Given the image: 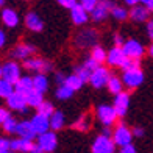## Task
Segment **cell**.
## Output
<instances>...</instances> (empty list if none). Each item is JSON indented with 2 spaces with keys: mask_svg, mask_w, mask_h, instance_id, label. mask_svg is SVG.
Segmentation results:
<instances>
[{
  "mask_svg": "<svg viewBox=\"0 0 153 153\" xmlns=\"http://www.w3.org/2000/svg\"><path fill=\"white\" fill-rule=\"evenodd\" d=\"M22 76V67L17 61L10 59L2 64V80H5L6 83L14 86V83Z\"/></svg>",
  "mask_w": 153,
  "mask_h": 153,
  "instance_id": "1",
  "label": "cell"
},
{
  "mask_svg": "<svg viewBox=\"0 0 153 153\" xmlns=\"http://www.w3.org/2000/svg\"><path fill=\"white\" fill-rule=\"evenodd\" d=\"M122 52L127 56V59H134V61H141L142 56L145 55V47L139 42L137 39H128L122 44Z\"/></svg>",
  "mask_w": 153,
  "mask_h": 153,
  "instance_id": "2",
  "label": "cell"
},
{
  "mask_svg": "<svg viewBox=\"0 0 153 153\" xmlns=\"http://www.w3.org/2000/svg\"><path fill=\"white\" fill-rule=\"evenodd\" d=\"M36 147L42 152V153H53L58 147V136L53 131H45V133L39 134L36 139Z\"/></svg>",
  "mask_w": 153,
  "mask_h": 153,
  "instance_id": "3",
  "label": "cell"
},
{
  "mask_svg": "<svg viewBox=\"0 0 153 153\" xmlns=\"http://www.w3.org/2000/svg\"><path fill=\"white\" fill-rule=\"evenodd\" d=\"M99 42V31L95 28H86L76 33L75 36V45L80 48H88V47H94Z\"/></svg>",
  "mask_w": 153,
  "mask_h": 153,
  "instance_id": "4",
  "label": "cell"
},
{
  "mask_svg": "<svg viewBox=\"0 0 153 153\" xmlns=\"http://www.w3.org/2000/svg\"><path fill=\"white\" fill-rule=\"evenodd\" d=\"M120 80H122V85L125 88L136 89V88H139L144 83L145 75H144V71L141 67L139 69H130V71H123Z\"/></svg>",
  "mask_w": 153,
  "mask_h": 153,
  "instance_id": "5",
  "label": "cell"
},
{
  "mask_svg": "<svg viewBox=\"0 0 153 153\" xmlns=\"http://www.w3.org/2000/svg\"><path fill=\"white\" fill-rule=\"evenodd\" d=\"M111 141L114 142V145H119V147L133 144V134H131V130L123 122L117 123V127L113 130V134H111Z\"/></svg>",
  "mask_w": 153,
  "mask_h": 153,
  "instance_id": "6",
  "label": "cell"
},
{
  "mask_svg": "<svg viewBox=\"0 0 153 153\" xmlns=\"http://www.w3.org/2000/svg\"><path fill=\"white\" fill-rule=\"evenodd\" d=\"M24 69L27 71H33L36 74H47L53 69V64L50 61H47L44 58H39V56H31V58H27L24 59Z\"/></svg>",
  "mask_w": 153,
  "mask_h": 153,
  "instance_id": "7",
  "label": "cell"
},
{
  "mask_svg": "<svg viewBox=\"0 0 153 153\" xmlns=\"http://www.w3.org/2000/svg\"><path fill=\"white\" fill-rule=\"evenodd\" d=\"M95 117L99 119V122L103 127H106V128H111L117 120V116H116L111 105H99L95 109Z\"/></svg>",
  "mask_w": 153,
  "mask_h": 153,
  "instance_id": "8",
  "label": "cell"
},
{
  "mask_svg": "<svg viewBox=\"0 0 153 153\" xmlns=\"http://www.w3.org/2000/svg\"><path fill=\"white\" fill-rule=\"evenodd\" d=\"M113 75L111 74V71L108 67H103V66H99L95 69V71L91 72V75H89V83H91V86L95 88V89H100L103 86H106V83L109 80V76Z\"/></svg>",
  "mask_w": 153,
  "mask_h": 153,
  "instance_id": "9",
  "label": "cell"
},
{
  "mask_svg": "<svg viewBox=\"0 0 153 153\" xmlns=\"http://www.w3.org/2000/svg\"><path fill=\"white\" fill-rule=\"evenodd\" d=\"M92 153H116V145L111 137L99 134L92 142Z\"/></svg>",
  "mask_w": 153,
  "mask_h": 153,
  "instance_id": "10",
  "label": "cell"
},
{
  "mask_svg": "<svg viewBox=\"0 0 153 153\" xmlns=\"http://www.w3.org/2000/svg\"><path fill=\"white\" fill-rule=\"evenodd\" d=\"M113 109L117 117H123L127 114V111L130 108V94L128 92H120L114 95V102H113Z\"/></svg>",
  "mask_w": 153,
  "mask_h": 153,
  "instance_id": "11",
  "label": "cell"
},
{
  "mask_svg": "<svg viewBox=\"0 0 153 153\" xmlns=\"http://www.w3.org/2000/svg\"><path fill=\"white\" fill-rule=\"evenodd\" d=\"M116 3L114 2H97L95 8L92 10V13L89 14L94 22H103L108 16H109V10L113 8Z\"/></svg>",
  "mask_w": 153,
  "mask_h": 153,
  "instance_id": "12",
  "label": "cell"
},
{
  "mask_svg": "<svg viewBox=\"0 0 153 153\" xmlns=\"http://www.w3.org/2000/svg\"><path fill=\"white\" fill-rule=\"evenodd\" d=\"M34 53H36V45L28 44V42H22V44H17L14 48H13L11 56L14 58V61H16V59L24 61V59H27V58H31Z\"/></svg>",
  "mask_w": 153,
  "mask_h": 153,
  "instance_id": "13",
  "label": "cell"
},
{
  "mask_svg": "<svg viewBox=\"0 0 153 153\" xmlns=\"http://www.w3.org/2000/svg\"><path fill=\"white\" fill-rule=\"evenodd\" d=\"M6 105H8V111H19V113H25L27 111V103H25V97L24 94H19V92H13L10 97H6Z\"/></svg>",
  "mask_w": 153,
  "mask_h": 153,
  "instance_id": "14",
  "label": "cell"
},
{
  "mask_svg": "<svg viewBox=\"0 0 153 153\" xmlns=\"http://www.w3.org/2000/svg\"><path fill=\"white\" fill-rule=\"evenodd\" d=\"M127 61V56L123 55L120 47H113L109 52H106V61L111 67H122V64Z\"/></svg>",
  "mask_w": 153,
  "mask_h": 153,
  "instance_id": "15",
  "label": "cell"
},
{
  "mask_svg": "<svg viewBox=\"0 0 153 153\" xmlns=\"http://www.w3.org/2000/svg\"><path fill=\"white\" fill-rule=\"evenodd\" d=\"M25 27L34 33H39L44 30V20L41 19V16L36 11H30L25 16Z\"/></svg>",
  "mask_w": 153,
  "mask_h": 153,
  "instance_id": "16",
  "label": "cell"
},
{
  "mask_svg": "<svg viewBox=\"0 0 153 153\" xmlns=\"http://www.w3.org/2000/svg\"><path fill=\"white\" fill-rule=\"evenodd\" d=\"M16 134L19 136V139H24V141H34L36 137V133L31 127L30 120H22V122H17V128H16Z\"/></svg>",
  "mask_w": 153,
  "mask_h": 153,
  "instance_id": "17",
  "label": "cell"
},
{
  "mask_svg": "<svg viewBox=\"0 0 153 153\" xmlns=\"http://www.w3.org/2000/svg\"><path fill=\"white\" fill-rule=\"evenodd\" d=\"M34 147V142L24 141V139H11L10 141V152L11 153H30Z\"/></svg>",
  "mask_w": 153,
  "mask_h": 153,
  "instance_id": "18",
  "label": "cell"
},
{
  "mask_svg": "<svg viewBox=\"0 0 153 153\" xmlns=\"http://www.w3.org/2000/svg\"><path fill=\"white\" fill-rule=\"evenodd\" d=\"M0 17H2L3 25L8 27V28H16L19 25V14H17V11L13 10V8H3Z\"/></svg>",
  "mask_w": 153,
  "mask_h": 153,
  "instance_id": "19",
  "label": "cell"
},
{
  "mask_svg": "<svg viewBox=\"0 0 153 153\" xmlns=\"http://www.w3.org/2000/svg\"><path fill=\"white\" fill-rule=\"evenodd\" d=\"M66 125V117H64V113L62 111H58L55 109V113L48 117V128H50V131H53V133H56L58 130H62Z\"/></svg>",
  "mask_w": 153,
  "mask_h": 153,
  "instance_id": "20",
  "label": "cell"
},
{
  "mask_svg": "<svg viewBox=\"0 0 153 153\" xmlns=\"http://www.w3.org/2000/svg\"><path fill=\"white\" fill-rule=\"evenodd\" d=\"M71 19H72V24L74 25H85L88 24V20H89V14L81 8V5L80 3H76L74 8L71 10Z\"/></svg>",
  "mask_w": 153,
  "mask_h": 153,
  "instance_id": "21",
  "label": "cell"
},
{
  "mask_svg": "<svg viewBox=\"0 0 153 153\" xmlns=\"http://www.w3.org/2000/svg\"><path fill=\"white\" fill-rule=\"evenodd\" d=\"M30 123H31V127L34 130V133H36V136H39V134L45 133V131H48V119H47V117H44V116L34 114L31 117Z\"/></svg>",
  "mask_w": 153,
  "mask_h": 153,
  "instance_id": "22",
  "label": "cell"
},
{
  "mask_svg": "<svg viewBox=\"0 0 153 153\" xmlns=\"http://www.w3.org/2000/svg\"><path fill=\"white\" fill-rule=\"evenodd\" d=\"M128 19H131L133 22H145L149 20V11L142 5H134L128 11Z\"/></svg>",
  "mask_w": 153,
  "mask_h": 153,
  "instance_id": "23",
  "label": "cell"
},
{
  "mask_svg": "<svg viewBox=\"0 0 153 153\" xmlns=\"http://www.w3.org/2000/svg\"><path fill=\"white\" fill-rule=\"evenodd\" d=\"M14 91L19 92V94H27L28 91H31L33 89V80H31V76L30 75H24V76H20V78L14 83Z\"/></svg>",
  "mask_w": 153,
  "mask_h": 153,
  "instance_id": "24",
  "label": "cell"
},
{
  "mask_svg": "<svg viewBox=\"0 0 153 153\" xmlns=\"http://www.w3.org/2000/svg\"><path fill=\"white\" fill-rule=\"evenodd\" d=\"M31 80H33V89L36 92L44 95V92H47V89H48V78H47V75L36 74L34 76H31Z\"/></svg>",
  "mask_w": 153,
  "mask_h": 153,
  "instance_id": "25",
  "label": "cell"
},
{
  "mask_svg": "<svg viewBox=\"0 0 153 153\" xmlns=\"http://www.w3.org/2000/svg\"><path fill=\"white\" fill-rule=\"evenodd\" d=\"M25 97V103H27V108H38L41 103L44 102V95L42 94H39L36 92L34 89H31V91H28L27 94H24Z\"/></svg>",
  "mask_w": 153,
  "mask_h": 153,
  "instance_id": "26",
  "label": "cell"
},
{
  "mask_svg": "<svg viewBox=\"0 0 153 153\" xmlns=\"http://www.w3.org/2000/svg\"><path fill=\"white\" fill-rule=\"evenodd\" d=\"M106 88H108V91L111 94H120L123 92V85H122V80H120V76H116V75H111L109 76V80L106 83Z\"/></svg>",
  "mask_w": 153,
  "mask_h": 153,
  "instance_id": "27",
  "label": "cell"
},
{
  "mask_svg": "<svg viewBox=\"0 0 153 153\" xmlns=\"http://www.w3.org/2000/svg\"><path fill=\"white\" fill-rule=\"evenodd\" d=\"M89 58L94 59L99 66H102L103 62L106 61V50H105L102 45L97 44V45H94V47L91 48V56H89Z\"/></svg>",
  "mask_w": 153,
  "mask_h": 153,
  "instance_id": "28",
  "label": "cell"
},
{
  "mask_svg": "<svg viewBox=\"0 0 153 153\" xmlns=\"http://www.w3.org/2000/svg\"><path fill=\"white\" fill-rule=\"evenodd\" d=\"M64 86H67L71 91H74V92H76V91H80V89L83 88V83L78 76H75L74 74H71V75H66V78H64V83H62Z\"/></svg>",
  "mask_w": 153,
  "mask_h": 153,
  "instance_id": "29",
  "label": "cell"
},
{
  "mask_svg": "<svg viewBox=\"0 0 153 153\" xmlns=\"http://www.w3.org/2000/svg\"><path fill=\"white\" fill-rule=\"evenodd\" d=\"M109 14L111 17H114L116 20H127L128 19V10L125 6H120V5H114L113 8L109 10Z\"/></svg>",
  "mask_w": 153,
  "mask_h": 153,
  "instance_id": "30",
  "label": "cell"
},
{
  "mask_svg": "<svg viewBox=\"0 0 153 153\" xmlns=\"http://www.w3.org/2000/svg\"><path fill=\"white\" fill-rule=\"evenodd\" d=\"M91 127V120H89V116L88 114H81L78 119H76L72 123V128H75L76 131H86Z\"/></svg>",
  "mask_w": 153,
  "mask_h": 153,
  "instance_id": "31",
  "label": "cell"
},
{
  "mask_svg": "<svg viewBox=\"0 0 153 153\" xmlns=\"http://www.w3.org/2000/svg\"><path fill=\"white\" fill-rule=\"evenodd\" d=\"M55 113V106H53V103H50V102H42L41 105L36 108V114H39V116H44V117H50L52 114Z\"/></svg>",
  "mask_w": 153,
  "mask_h": 153,
  "instance_id": "32",
  "label": "cell"
},
{
  "mask_svg": "<svg viewBox=\"0 0 153 153\" xmlns=\"http://www.w3.org/2000/svg\"><path fill=\"white\" fill-rule=\"evenodd\" d=\"M74 91H71L67 86H64V85H61L58 89H56V92H55V95H56V99L58 100H69V99H72L74 97Z\"/></svg>",
  "mask_w": 153,
  "mask_h": 153,
  "instance_id": "33",
  "label": "cell"
},
{
  "mask_svg": "<svg viewBox=\"0 0 153 153\" xmlns=\"http://www.w3.org/2000/svg\"><path fill=\"white\" fill-rule=\"evenodd\" d=\"M2 128L5 133H8V134H14L16 133V128H17V120L14 119L13 116H10L8 119H6L2 125Z\"/></svg>",
  "mask_w": 153,
  "mask_h": 153,
  "instance_id": "34",
  "label": "cell"
},
{
  "mask_svg": "<svg viewBox=\"0 0 153 153\" xmlns=\"http://www.w3.org/2000/svg\"><path fill=\"white\" fill-rule=\"evenodd\" d=\"M14 92V88L10 83H6L5 80H0V99H6Z\"/></svg>",
  "mask_w": 153,
  "mask_h": 153,
  "instance_id": "35",
  "label": "cell"
},
{
  "mask_svg": "<svg viewBox=\"0 0 153 153\" xmlns=\"http://www.w3.org/2000/svg\"><path fill=\"white\" fill-rule=\"evenodd\" d=\"M74 75H75V76H78V78H80L83 83H86V81L89 80V75H91V72H89L88 69L83 67V64H80V66H75V69H74Z\"/></svg>",
  "mask_w": 153,
  "mask_h": 153,
  "instance_id": "36",
  "label": "cell"
},
{
  "mask_svg": "<svg viewBox=\"0 0 153 153\" xmlns=\"http://www.w3.org/2000/svg\"><path fill=\"white\" fill-rule=\"evenodd\" d=\"M141 67V61H134V59H127L122 64V71H130V69H139Z\"/></svg>",
  "mask_w": 153,
  "mask_h": 153,
  "instance_id": "37",
  "label": "cell"
},
{
  "mask_svg": "<svg viewBox=\"0 0 153 153\" xmlns=\"http://www.w3.org/2000/svg\"><path fill=\"white\" fill-rule=\"evenodd\" d=\"M80 5H81V8L85 10V11L88 13V14H91V13H92V10L95 8L97 2H95V0H83V2H81Z\"/></svg>",
  "mask_w": 153,
  "mask_h": 153,
  "instance_id": "38",
  "label": "cell"
},
{
  "mask_svg": "<svg viewBox=\"0 0 153 153\" xmlns=\"http://www.w3.org/2000/svg\"><path fill=\"white\" fill-rule=\"evenodd\" d=\"M0 153H10V139L0 136Z\"/></svg>",
  "mask_w": 153,
  "mask_h": 153,
  "instance_id": "39",
  "label": "cell"
},
{
  "mask_svg": "<svg viewBox=\"0 0 153 153\" xmlns=\"http://www.w3.org/2000/svg\"><path fill=\"white\" fill-rule=\"evenodd\" d=\"M83 67L85 69H88L89 72H92V71H95L97 67H99V64H97V62L94 61V59H91V58H88L85 62H83Z\"/></svg>",
  "mask_w": 153,
  "mask_h": 153,
  "instance_id": "40",
  "label": "cell"
},
{
  "mask_svg": "<svg viewBox=\"0 0 153 153\" xmlns=\"http://www.w3.org/2000/svg\"><path fill=\"white\" fill-rule=\"evenodd\" d=\"M11 116V113L8 111V108H3V106H0V127L3 125V122L8 119V117Z\"/></svg>",
  "mask_w": 153,
  "mask_h": 153,
  "instance_id": "41",
  "label": "cell"
},
{
  "mask_svg": "<svg viewBox=\"0 0 153 153\" xmlns=\"http://www.w3.org/2000/svg\"><path fill=\"white\" fill-rule=\"evenodd\" d=\"M58 5H61L62 8H67V10H72L74 6L76 5V2L75 0H59L58 2Z\"/></svg>",
  "mask_w": 153,
  "mask_h": 153,
  "instance_id": "42",
  "label": "cell"
},
{
  "mask_svg": "<svg viewBox=\"0 0 153 153\" xmlns=\"http://www.w3.org/2000/svg\"><path fill=\"white\" fill-rule=\"evenodd\" d=\"M119 153H137V149L134 147L133 144H128V145H123L120 147V152Z\"/></svg>",
  "mask_w": 153,
  "mask_h": 153,
  "instance_id": "43",
  "label": "cell"
},
{
  "mask_svg": "<svg viewBox=\"0 0 153 153\" xmlns=\"http://www.w3.org/2000/svg\"><path fill=\"white\" fill-rule=\"evenodd\" d=\"M131 134H133V137H144L145 130L142 127H134L133 130H131Z\"/></svg>",
  "mask_w": 153,
  "mask_h": 153,
  "instance_id": "44",
  "label": "cell"
},
{
  "mask_svg": "<svg viewBox=\"0 0 153 153\" xmlns=\"http://www.w3.org/2000/svg\"><path fill=\"white\" fill-rule=\"evenodd\" d=\"M5 44H6V33L0 28V48H3Z\"/></svg>",
  "mask_w": 153,
  "mask_h": 153,
  "instance_id": "45",
  "label": "cell"
},
{
  "mask_svg": "<svg viewBox=\"0 0 153 153\" xmlns=\"http://www.w3.org/2000/svg\"><path fill=\"white\" fill-rule=\"evenodd\" d=\"M64 78H66V75L62 72H56V74H55V80H56V83H59V85L64 83Z\"/></svg>",
  "mask_w": 153,
  "mask_h": 153,
  "instance_id": "46",
  "label": "cell"
},
{
  "mask_svg": "<svg viewBox=\"0 0 153 153\" xmlns=\"http://www.w3.org/2000/svg\"><path fill=\"white\" fill-rule=\"evenodd\" d=\"M114 47H122V44H123V39H122V36L120 34H114Z\"/></svg>",
  "mask_w": 153,
  "mask_h": 153,
  "instance_id": "47",
  "label": "cell"
},
{
  "mask_svg": "<svg viewBox=\"0 0 153 153\" xmlns=\"http://www.w3.org/2000/svg\"><path fill=\"white\" fill-rule=\"evenodd\" d=\"M147 34H149L150 39L153 38V20H149L147 22Z\"/></svg>",
  "mask_w": 153,
  "mask_h": 153,
  "instance_id": "48",
  "label": "cell"
},
{
  "mask_svg": "<svg viewBox=\"0 0 153 153\" xmlns=\"http://www.w3.org/2000/svg\"><path fill=\"white\" fill-rule=\"evenodd\" d=\"M125 3H127V5H130V6H134V5H137V2H136V0H127Z\"/></svg>",
  "mask_w": 153,
  "mask_h": 153,
  "instance_id": "49",
  "label": "cell"
},
{
  "mask_svg": "<svg viewBox=\"0 0 153 153\" xmlns=\"http://www.w3.org/2000/svg\"><path fill=\"white\" fill-rule=\"evenodd\" d=\"M30 153H42V152H41V150L36 147V144H34V147L31 149V152H30Z\"/></svg>",
  "mask_w": 153,
  "mask_h": 153,
  "instance_id": "50",
  "label": "cell"
},
{
  "mask_svg": "<svg viewBox=\"0 0 153 153\" xmlns=\"http://www.w3.org/2000/svg\"><path fill=\"white\" fill-rule=\"evenodd\" d=\"M3 5H5V0H0V8H2Z\"/></svg>",
  "mask_w": 153,
  "mask_h": 153,
  "instance_id": "51",
  "label": "cell"
},
{
  "mask_svg": "<svg viewBox=\"0 0 153 153\" xmlns=\"http://www.w3.org/2000/svg\"><path fill=\"white\" fill-rule=\"evenodd\" d=\"M0 80H2V64H0Z\"/></svg>",
  "mask_w": 153,
  "mask_h": 153,
  "instance_id": "52",
  "label": "cell"
},
{
  "mask_svg": "<svg viewBox=\"0 0 153 153\" xmlns=\"http://www.w3.org/2000/svg\"><path fill=\"white\" fill-rule=\"evenodd\" d=\"M10 153H11V152H10Z\"/></svg>",
  "mask_w": 153,
  "mask_h": 153,
  "instance_id": "53",
  "label": "cell"
}]
</instances>
